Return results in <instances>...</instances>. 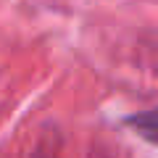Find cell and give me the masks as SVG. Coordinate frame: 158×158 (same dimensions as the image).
I'll use <instances>...</instances> for the list:
<instances>
[{
	"label": "cell",
	"instance_id": "obj_1",
	"mask_svg": "<svg viewBox=\"0 0 158 158\" xmlns=\"http://www.w3.org/2000/svg\"><path fill=\"white\" fill-rule=\"evenodd\" d=\"M129 127H135L137 135L150 140L153 145H158V111H145L129 118Z\"/></svg>",
	"mask_w": 158,
	"mask_h": 158
}]
</instances>
